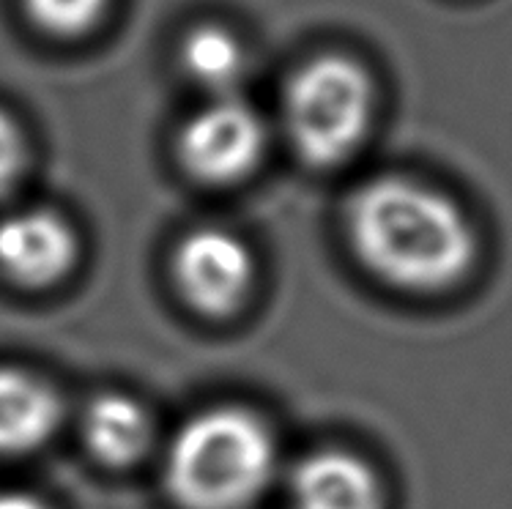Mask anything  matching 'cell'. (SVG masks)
I'll list each match as a JSON object with an SVG mask.
<instances>
[{"instance_id": "obj_1", "label": "cell", "mask_w": 512, "mask_h": 509, "mask_svg": "<svg viewBox=\"0 0 512 509\" xmlns=\"http://www.w3.org/2000/svg\"><path fill=\"white\" fill-rule=\"evenodd\" d=\"M345 233L378 282L411 296L463 288L480 266V233L447 192L408 176H378L348 198Z\"/></svg>"}, {"instance_id": "obj_2", "label": "cell", "mask_w": 512, "mask_h": 509, "mask_svg": "<svg viewBox=\"0 0 512 509\" xmlns=\"http://www.w3.org/2000/svg\"><path fill=\"white\" fill-rule=\"evenodd\" d=\"M277 471L269 425L247 408L217 406L178 427L165 455L170 496L187 509H244Z\"/></svg>"}, {"instance_id": "obj_3", "label": "cell", "mask_w": 512, "mask_h": 509, "mask_svg": "<svg viewBox=\"0 0 512 509\" xmlns=\"http://www.w3.org/2000/svg\"><path fill=\"white\" fill-rule=\"evenodd\" d=\"M376 88L362 63L318 55L285 88V126L296 154L313 167L348 162L373 124Z\"/></svg>"}, {"instance_id": "obj_4", "label": "cell", "mask_w": 512, "mask_h": 509, "mask_svg": "<svg viewBox=\"0 0 512 509\" xmlns=\"http://www.w3.org/2000/svg\"><path fill=\"white\" fill-rule=\"evenodd\" d=\"M266 146L261 115L250 104L220 96L203 107L178 137V156L187 173L203 184H236L258 167Z\"/></svg>"}, {"instance_id": "obj_5", "label": "cell", "mask_w": 512, "mask_h": 509, "mask_svg": "<svg viewBox=\"0 0 512 509\" xmlns=\"http://www.w3.org/2000/svg\"><path fill=\"white\" fill-rule=\"evenodd\" d=\"M181 296L203 315H230L247 302L255 282L250 247L225 228L187 233L173 255Z\"/></svg>"}, {"instance_id": "obj_6", "label": "cell", "mask_w": 512, "mask_h": 509, "mask_svg": "<svg viewBox=\"0 0 512 509\" xmlns=\"http://www.w3.org/2000/svg\"><path fill=\"white\" fill-rule=\"evenodd\" d=\"M77 252V233L55 211L31 208L0 219V274L17 285H53L72 271Z\"/></svg>"}, {"instance_id": "obj_7", "label": "cell", "mask_w": 512, "mask_h": 509, "mask_svg": "<svg viewBox=\"0 0 512 509\" xmlns=\"http://www.w3.org/2000/svg\"><path fill=\"white\" fill-rule=\"evenodd\" d=\"M293 509H387V482L351 449H315L291 471Z\"/></svg>"}, {"instance_id": "obj_8", "label": "cell", "mask_w": 512, "mask_h": 509, "mask_svg": "<svg viewBox=\"0 0 512 509\" xmlns=\"http://www.w3.org/2000/svg\"><path fill=\"white\" fill-rule=\"evenodd\" d=\"M61 397L39 375L0 367V455L44 447L61 425Z\"/></svg>"}, {"instance_id": "obj_9", "label": "cell", "mask_w": 512, "mask_h": 509, "mask_svg": "<svg viewBox=\"0 0 512 509\" xmlns=\"http://www.w3.org/2000/svg\"><path fill=\"white\" fill-rule=\"evenodd\" d=\"M151 416L135 397L107 392L91 400L83 416V438L88 452L105 466H129L151 444Z\"/></svg>"}, {"instance_id": "obj_10", "label": "cell", "mask_w": 512, "mask_h": 509, "mask_svg": "<svg viewBox=\"0 0 512 509\" xmlns=\"http://www.w3.org/2000/svg\"><path fill=\"white\" fill-rule=\"evenodd\" d=\"M184 72L211 94L228 96L247 72L244 47L220 25H200L181 44Z\"/></svg>"}, {"instance_id": "obj_11", "label": "cell", "mask_w": 512, "mask_h": 509, "mask_svg": "<svg viewBox=\"0 0 512 509\" xmlns=\"http://www.w3.org/2000/svg\"><path fill=\"white\" fill-rule=\"evenodd\" d=\"M110 0H25V11L31 20L55 33V36H77L94 28L105 14Z\"/></svg>"}, {"instance_id": "obj_12", "label": "cell", "mask_w": 512, "mask_h": 509, "mask_svg": "<svg viewBox=\"0 0 512 509\" xmlns=\"http://www.w3.org/2000/svg\"><path fill=\"white\" fill-rule=\"evenodd\" d=\"M25 165V140L14 118L0 110V195L9 192Z\"/></svg>"}, {"instance_id": "obj_13", "label": "cell", "mask_w": 512, "mask_h": 509, "mask_svg": "<svg viewBox=\"0 0 512 509\" xmlns=\"http://www.w3.org/2000/svg\"><path fill=\"white\" fill-rule=\"evenodd\" d=\"M0 509H53L25 490H0Z\"/></svg>"}]
</instances>
